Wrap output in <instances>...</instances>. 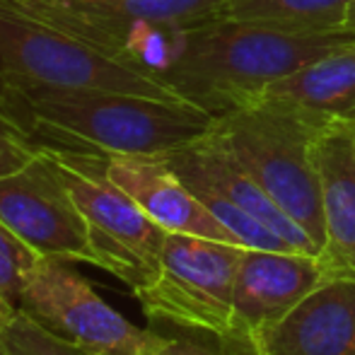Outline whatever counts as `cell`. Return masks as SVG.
I'll use <instances>...</instances> for the list:
<instances>
[{
	"mask_svg": "<svg viewBox=\"0 0 355 355\" xmlns=\"http://www.w3.org/2000/svg\"><path fill=\"white\" fill-rule=\"evenodd\" d=\"M244 247L193 234H167L162 259L143 288L133 290L148 319L218 343L230 338L237 268Z\"/></svg>",
	"mask_w": 355,
	"mask_h": 355,
	"instance_id": "6",
	"label": "cell"
},
{
	"mask_svg": "<svg viewBox=\"0 0 355 355\" xmlns=\"http://www.w3.org/2000/svg\"><path fill=\"white\" fill-rule=\"evenodd\" d=\"M249 355H355V278H327L266 329Z\"/></svg>",
	"mask_w": 355,
	"mask_h": 355,
	"instance_id": "11",
	"label": "cell"
},
{
	"mask_svg": "<svg viewBox=\"0 0 355 355\" xmlns=\"http://www.w3.org/2000/svg\"><path fill=\"white\" fill-rule=\"evenodd\" d=\"M353 39L348 29L293 34L215 17L179 37L162 83L182 99L220 116L257 102L268 85Z\"/></svg>",
	"mask_w": 355,
	"mask_h": 355,
	"instance_id": "2",
	"label": "cell"
},
{
	"mask_svg": "<svg viewBox=\"0 0 355 355\" xmlns=\"http://www.w3.org/2000/svg\"><path fill=\"white\" fill-rule=\"evenodd\" d=\"M39 145L12 121L5 112H0V177L15 172L37 155Z\"/></svg>",
	"mask_w": 355,
	"mask_h": 355,
	"instance_id": "19",
	"label": "cell"
},
{
	"mask_svg": "<svg viewBox=\"0 0 355 355\" xmlns=\"http://www.w3.org/2000/svg\"><path fill=\"white\" fill-rule=\"evenodd\" d=\"M164 162L177 172L182 182L206 184V187L220 191L232 203L244 208L249 215L266 225L271 232L288 244L293 252L319 254V247L312 242L302 225H297L288 213L261 189V184L234 159V155L225 148L213 131L203 136L201 141L179 148L174 153L164 155Z\"/></svg>",
	"mask_w": 355,
	"mask_h": 355,
	"instance_id": "12",
	"label": "cell"
},
{
	"mask_svg": "<svg viewBox=\"0 0 355 355\" xmlns=\"http://www.w3.org/2000/svg\"><path fill=\"white\" fill-rule=\"evenodd\" d=\"M15 5L162 80L179 37L220 17L227 0H24Z\"/></svg>",
	"mask_w": 355,
	"mask_h": 355,
	"instance_id": "5",
	"label": "cell"
},
{
	"mask_svg": "<svg viewBox=\"0 0 355 355\" xmlns=\"http://www.w3.org/2000/svg\"><path fill=\"white\" fill-rule=\"evenodd\" d=\"M331 276L322 254L244 247L234 281L230 338L220 346L234 355H249L252 343L266 329L288 317Z\"/></svg>",
	"mask_w": 355,
	"mask_h": 355,
	"instance_id": "10",
	"label": "cell"
},
{
	"mask_svg": "<svg viewBox=\"0 0 355 355\" xmlns=\"http://www.w3.org/2000/svg\"><path fill=\"white\" fill-rule=\"evenodd\" d=\"M150 355H234V353H230L227 348H223L218 341L211 346V343L193 341V338L164 336L162 343H159Z\"/></svg>",
	"mask_w": 355,
	"mask_h": 355,
	"instance_id": "20",
	"label": "cell"
},
{
	"mask_svg": "<svg viewBox=\"0 0 355 355\" xmlns=\"http://www.w3.org/2000/svg\"><path fill=\"white\" fill-rule=\"evenodd\" d=\"M39 254H34L8 225L0 220V324L12 317L19 307L24 278L29 268L39 261Z\"/></svg>",
	"mask_w": 355,
	"mask_h": 355,
	"instance_id": "18",
	"label": "cell"
},
{
	"mask_svg": "<svg viewBox=\"0 0 355 355\" xmlns=\"http://www.w3.org/2000/svg\"><path fill=\"white\" fill-rule=\"evenodd\" d=\"M259 99L290 109L319 128L355 123V39L276 80Z\"/></svg>",
	"mask_w": 355,
	"mask_h": 355,
	"instance_id": "15",
	"label": "cell"
},
{
	"mask_svg": "<svg viewBox=\"0 0 355 355\" xmlns=\"http://www.w3.org/2000/svg\"><path fill=\"white\" fill-rule=\"evenodd\" d=\"M0 355H5V351H3V348H0Z\"/></svg>",
	"mask_w": 355,
	"mask_h": 355,
	"instance_id": "23",
	"label": "cell"
},
{
	"mask_svg": "<svg viewBox=\"0 0 355 355\" xmlns=\"http://www.w3.org/2000/svg\"><path fill=\"white\" fill-rule=\"evenodd\" d=\"M324 249L334 276L355 278V123H334L319 133Z\"/></svg>",
	"mask_w": 355,
	"mask_h": 355,
	"instance_id": "14",
	"label": "cell"
},
{
	"mask_svg": "<svg viewBox=\"0 0 355 355\" xmlns=\"http://www.w3.org/2000/svg\"><path fill=\"white\" fill-rule=\"evenodd\" d=\"M0 220L42 259L102 268L87 220L44 148L0 177Z\"/></svg>",
	"mask_w": 355,
	"mask_h": 355,
	"instance_id": "9",
	"label": "cell"
},
{
	"mask_svg": "<svg viewBox=\"0 0 355 355\" xmlns=\"http://www.w3.org/2000/svg\"><path fill=\"white\" fill-rule=\"evenodd\" d=\"M51 155L63 184L85 215L102 271L131 290L155 276L167 234L148 213L107 177L104 157L44 148Z\"/></svg>",
	"mask_w": 355,
	"mask_h": 355,
	"instance_id": "7",
	"label": "cell"
},
{
	"mask_svg": "<svg viewBox=\"0 0 355 355\" xmlns=\"http://www.w3.org/2000/svg\"><path fill=\"white\" fill-rule=\"evenodd\" d=\"M353 0H227L220 17L293 34H329L346 29Z\"/></svg>",
	"mask_w": 355,
	"mask_h": 355,
	"instance_id": "16",
	"label": "cell"
},
{
	"mask_svg": "<svg viewBox=\"0 0 355 355\" xmlns=\"http://www.w3.org/2000/svg\"><path fill=\"white\" fill-rule=\"evenodd\" d=\"M5 3H24V0H5Z\"/></svg>",
	"mask_w": 355,
	"mask_h": 355,
	"instance_id": "22",
	"label": "cell"
},
{
	"mask_svg": "<svg viewBox=\"0 0 355 355\" xmlns=\"http://www.w3.org/2000/svg\"><path fill=\"white\" fill-rule=\"evenodd\" d=\"M89 355H97V353H89Z\"/></svg>",
	"mask_w": 355,
	"mask_h": 355,
	"instance_id": "24",
	"label": "cell"
},
{
	"mask_svg": "<svg viewBox=\"0 0 355 355\" xmlns=\"http://www.w3.org/2000/svg\"><path fill=\"white\" fill-rule=\"evenodd\" d=\"M0 112H3V107H0Z\"/></svg>",
	"mask_w": 355,
	"mask_h": 355,
	"instance_id": "25",
	"label": "cell"
},
{
	"mask_svg": "<svg viewBox=\"0 0 355 355\" xmlns=\"http://www.w3.org/2000/svg\"><path fill=\"white\" fill-rule=\"evenodd\" d=\"M0 89H87L182 99L162 80L5 0H0Z\"/></svg>",
	"mask_w": 355,
	"mask_h": 355,
	"instance_id": "4",
	"label": "cell"
},
{
	"mask_svg": "<svg viewBox=\"0 0 355 355\" xmlns=\"http://www.w3.org/2000/svg\"><path fill=\"white\" fill-rule=\"evenodd\" d=\"M19 309L97 355H150L164 338L131 324L94 293L73 263L56 259H39L29 268Z\"/></svg>",
	"mask_w": 355,
	"mask_h": 355,
	"instance_id": "8",
	"label": "cell"
},
{
	"mask_svg": "<svg viewBox=\"0 0 355 355\" xmlns=\"http://www.w3.org/2000/svg\"><path fill=\"white\" fill-rule=\"evenodd\" d=\"M0 348L5 355H89L92 351L49 331L29 317L24 309H15L12 317L0 324Z\"/></svg>",
	"mask_w": 355,
	"mask_h": 355,
	"instance_id": "17",
	"label": "cell"
},
{
	"mask_svg": "<svg viewBox=\"0 0 355 355\" xmlns=\"http://www.w3.org/2000/svg\"><path fill=\"white\" fill-rule=\"evenodd\" d=\"M346 29L355 37V0L351 3V8H348V15H346Z\"/></svg>",
	"mask_w": 355,
	"mask_h": 355,
	"instance_id": "21",
	"label": "cell"
},
{
	"mask_svg": "<svg viewBox=\"0 0 355 355\" xmlns=\"http://www.w3.org/2000/svg\"><path fill=\"white\" fill-rule=\"evenodd\" d=\"M104 169L164 232L237 244L164 157H104Z\"/></svg>",
	"mask_w": 355,
	"mask_h": 355,
	"instance_id": "13",
	"label": "cell"
},
{
	"mask_svg": "<svg viewBox=\"0 0 355 355\" xmlns=\"http://www.w3.org/2000/svg\"><path fill=\"white\" fill-rule=\"evenodd\" d=\"M8 116L39 148L97 157H164L201 141L215 116L184 99L87 89H10Z\"/></svg>",
	"mask_w": 355,
	"mask_h": 355,
	"instance_id": "1",
	"label": "cell"
},
{
	"mask_svg": "<svg viewBox=\"0 0 355 355\" xmlns=\"http://www.w3.org/2000/svg\"><path fill=\"white\" fill-rule=\"evenodd\" d=\"M324 128L271 102H249L215 116L213 136L324 249L317 141Z\"/></svg>",
	"mask_w": 355,
	"mask_h": 355,
	"instance_id": "3",
	"label": "cell"
}]
</instances>
